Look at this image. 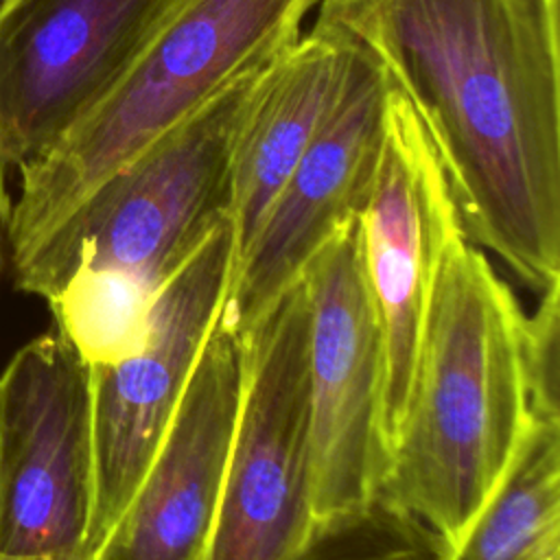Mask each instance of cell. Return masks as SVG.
<instances>
[{"mask_svg": "<svg viewBox=\"0 0 560 560\" xmlns=\"http://www.w3.org/2000/svg\"><path fill=\"white\" fill-rule=\"evenodd\" d=\"M409 101L462 232L536 295L560 282L558 0H319Z\"/></svg>", "mask_w": 560, "mask_h": 560, "instance_id": "1", "label": "cell"}, {"mask_svg": "<svg viewBox=\"0 0 560 560\" xmlns=\"http://www.w3.org/2000/svg\"><path fill=\"white\" fill-rule=\"evenodd\" d=\"M523 308L464 234L442 254L413 387L378 497L462 545L501 488L532 424Z\"/></svg>", "mask_w": 560, "mask_h": 560, "instance_id": "2", "label": "cell"}, {"mask_svg": "<svg viewBox=\"0 0 560 560\" xmlns=\"http://www.w3.org/2000/svg\"><path fill=\"white\" fill-rule=\"evenodd\" d=\"M265 68L236 79L98 186L13 273L18 289L44 300L59 293L101 328L140 337L164 282L230 217L234 149Z\"/></svg>", "mask_w": 560, "mask_h": 560, "instance_id": "3", "label": "cell"}, {"mask_svg": "<svg viewBox=\"0 0 560 560\" xmlns=\"http://www.w3.org/2000/svg\"><path fill=\"white\" fill-rule=\"evenodd\" d=\"M319 0H179L120 74L18 166L4 234L13 273L149 144L269 66Z\"/></svg>", "mask_w": 560, "mask_h": 560, "instance_id": "4", "label": "cell"}, {"mask_svg": "<svg viewBox=\"0 0 560 560\" xmlns=\"http://www.w3.org/2000/svg\"><path fill=\"white\" fill-rule=\"evenodd\" d=\"M306 335L302 278L243 335V392L206 560H284L311 527Z\"/></svg>", "mask_w": 560, "mask_h": 560, "instance_id": "5", "label": "cell"}, {"mask_svg": "<svg viewBox=\"0 0 560 560\" xmlns=\"http://www.w3.org/2000/svg\"><path fill=\"white\" fill-rule=\"evenodd\" d=\"M234 267L230 217L219 221L155 295L142 343L129 357L90 368L92 558L140 486L221 313Z\"/></svg>", "mask_w": 560, "mask_h": 560, "instance_id": "6", "label": "cell"}, {"mask_svg": "<svg viewBox=\"0 0 560 560\" xmlns=\"http://www.w3.org/2000/svg\"><path fill=\"white\" fill-rule=\"evenodd\" d=\"M300 278L308 302V514L319 523L374 501L387 470L383 354L359 217L332 232Z\"/></svg>", "mask_w": 560, "mask_h": 560, "instance_id": "7", "label": "cell"}, {"mask_svg": "<svg viewBox=\"0 0 560 560\" xmlns=\"http://www.w3.org/2000/svg\"><path fill=\"white\" fill-rule=\"evenodd\" d=\"M90 510V368L50 328L0 372V553L88 558Z\"/></svg>", "mask_w": 560, "mask_h": 560, "instance_id": "8", "label": "cell"}, {"mask_svg": "<svg viewBox=\"0 0 560 560\" xmlns=\"http://www.w3.org/2000/svg\"><path fill=\"white\" fill-rule=\"evenodd\" d=\"M459 234L438 153L409 101L389 83L383 144L359 212L363 273L383 354L381 427L387 455L407 413L438 267Z\"/></svg>", "mask_w": 560, "mask_h": 560, "instance_id": "9", "label": "cell"}, {"mask_svg": "<svg viewBox=\"0 0 560 560\" xmlns=\"http://www.w3.org/2000/svg\"><path fill=\"white\" fill-rule=\"evenodd\" d=\"M387 90L378 63L352 44L332 107L232 269L219 319L236 335L300 278L337 228L359 217L383 144Z\"/></svg>", "mask_w": 560, "mask_h": 560, "instance_id": "10", "label": "cell"}, {"mask_svg": "<svg viewBox=\"0 0 560 560\" xmlns=\"http://www.w3.org/2000/svg\"><path fill=\"white\" fill-rule=\"evenodd\" d=\"M179 0H2L0 164L42 151L138 55Z\"/></svg>", "mask_w": 560, "mask_h": 560, "instance_id": "11", "label": "cell"}, {"mask_svg": "<svg viewBox=\"0 0 560 560\" xmlns=\"http://www.w3.org/2000/svg\"><path fill=\"white\" fill-rule=\"evenodd\" d=\"M243 376V337L217 317L140 486L92 560H206Z\"/></svg>", "mask_w": 560, "mask_h": 560, "instance_id": "12", "label": "cell"}, {"mask_svg": "<svg viewBox=\"0 0 560 560\" xmlns=\"http://www.w3.org/2000/svg\"><path fill=\"white\" fill-rule=\"evenodd\" d=\"M350 50L348 39L313 26L265 68L232 160L234 265L252 245L280 188L332 107Z\"/></svg>", "mask_w": 560, "mask_h": 560, "instance_id": "13", "label": "cell"}, {"mask_svg": "<svg viewBox=\"0 0 560 560\" xmlns=\"http://www.w3.org/2000/svg\"><path fill=\"white\" fill-rule=\"evenodd\" d=\"M448 560H560V422L532 420L501 488Z\"/></svg>", "mask_w": 560, "mask_h": 560, "instance_id": "14", "label": "cell"}, {"mask_svg": "<svg viewBox=\"0 0 560 560\" xmlns=\"http://www.w3.org/2000/svg\"><path fill=\"white\" fill-rule=\"evenodd\" d=\"M451 549L416 516L376 497L361 510L311 523L284 560H448Z\"/></svg>", "mask_w": 560, "mask_h": 560, "instance_id": "15", "label": "cell"}, {"mask_svg": "<svg viewBox=\"0 0 560 560\" xmlns=\"http://www.w3.org/2000/svg\"><path fill=\"white\" fill-rule=\"evenodd\" d=\"M521 363L532 418L560 422V282L538 293L521 317Z\"/></svg>", "mask_w": 560, "mask_h": 560, "instance_id": "16", "label": "cell"}, {"mask_svg": "<svg viewBox=\"0 0 560 560\" xmlns=\"http://www.w3.org/2000/svg\"><path fill=\"white\" fill-rule=\"evenodd\" d=\"M7 168L0 164V234L4 232V225H7V217H9V208H11V199L7 195Z\"/></svg>", "mask_w": 560, "mask_h": 560, "instance_id": "17", "label": "cell"}, {"mask_svg": "<svg viewBox=\"0 0 560 560\" xmlns=\"http://www.w3.org/2000/svg\"><path fill=\"white\" fill-rule=\"evenodd\" d=\"M0 560H44V558H13V556H2L0 553ZM74 560H92V558H74Z\"/></svg>", "mask_w": 560, "mask_h": 560, "instance_id": "18", "label": "cell"}, {"mask_svg": "<svg viewBox=\"0 0 560 560\" xmlns=\"http://www.w3.org/2000/svg\"><path fill=\"white\" fill-rule=\"evenodd\" d=\"M0 2H2V0H0Z\"/></svg>", "mask_w": 560, "mask_h": 560, "instance_id": "19", "label": "cell"}]
</instances>
